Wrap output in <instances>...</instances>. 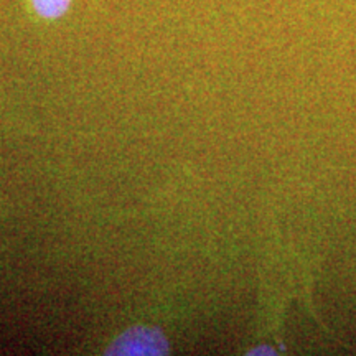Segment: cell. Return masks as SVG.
I'll list each match as a JSON object with an SVG mask.
<instances>
[{
	"mask_svg": "<svg viewBox=\"0 0 356 356\" xmlns=\"http://www.w3.org/2000/svg\"><path fill=\"white\" fill-rule=\"evenodd\" d=\"M168 351L163 333L152 327H132L119 335L106 355L114 356H159Z\"/></svg>",
	"mask_w": 356,
	"mask_h": 356,
	"instance_id": "cell-1",
	"label": "cell"
},
{
	"mask_svg": "<svg viewBox=\"0 0 356 356\" xmlns=\"http://www.w3.org/2000/svg\"><path fill=\"white\" fill-rule=\"evenodd\" d=\"M73 0H30L33 12L43 20H58L70 10Z\"/></svg>",
	"mask_w": 356,
	"mask_h": 356,
	"instance_id": "cell-2",
	"label": "cell"
}]
</instances>
